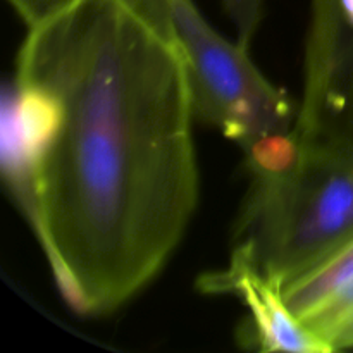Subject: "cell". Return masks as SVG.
<instances>
[{
  "mask_svg": "<svg viewBox=\"0 0 353 353\" xmlns=\"http://www.w3.org/2000/svg\"><path fill=\"white\" fill-rule=\"evenodd\" d=\"M14 78L47 102L28 223L65 302L112 314L157 278L199 203L185 59L134 0H71L28 26Z\"/></svg>",
  "mask_w": 353,
  "mask_h": 353,
  "instance_id": "cell-1",
  "label": "cell"
},
{
  "mask_svg": "<svg viewBox=\"0 0 353 353\" xmlns=\"http://www.w3.org/2000/svg\"><path fill=\"white\" fill-rule=\"evenodd\" d=\"M350 238L353 157L299 143L285 165L250 172L231 257L283 286Z\"/></svg>",
  "mask_w": 353,
  "mask_h": 353,
  "instance_id": "cell-2",
  "label": "cell"
},
{
  "mask_svg": "<svg viewBox=\"0 0 353 353\" xmlns=\"http://www.w3.org/2000/svg\"><path fill=\"white\" fill-rule=\"evenodd\" d=\"M174 40L185 59L196 116L243 152L295 130L299 105L269 81L240 41L203 17L195 0H134Z\"/></svg>",
  "mask_w": 353,
  "mask_h": 353,
  "instance_id": "cell-3",
  "label": "cell"
},
{
  "mask_svg": "<svg viewBox=\"0 0 353 353\" xmlns=\"http://www.w3.org/2000/svg\"><path fill=\"white\" fill-rule=\"evenodd\" d=\"M210 295H238L248 310L245 340L261 352L327 353L324 340L310 333L290 310L278 283L269 281L243 261L231 257L224 271L210 272L199 281Z\"/></svg>",
  "mask_w": 353,
  "mask_h": 353,
  "instance_id": "cell-4",
  "label": "cell"
},
{
  "mask_svg": "<svg viewBox=\"0 0 353 353\" xmlns=\"http://www.w3.org/2000/svg\"><path fill=\"white\" fill-rule=\"evenodd\" d=\"M281 290L293 316L327 343L333 331L353 314V238Z\"/></svg>",
  "mask_w": 353,
  "mask_h": 353,
  "instance_id": "cell-5",
  "label": "cell"
},
{
  "mask_svg": "<svg viewBox=\"0 0 353 353\" xmlns=\"http://www.w3.org/2000/svg\"><path fill=\"white\" fill-rule=\"evenodd\" d=\"M228 16L236 28V40L250 47L264 16V0H223Z\"/></svg>",
  "mask_w": 353,
  "mask_h": 353,
  "instance_id": "cell-6",
  "label": "cell"
},
{
  "mask_svg": "<svg viewBox=\"0 0 353 353\" xmlns=\"http://www.w3.org/2000/svg\"><path fill=\"white\" fill-rule=\"evenodd\" d=\"M7 2L16 10V14L26 26H33L71 0H7Z\"/></svg>",
  "mask_w": 353,
  "mask_h": 353,
  "instance_id": "cell-7",
  "label": "cell"
},
{
  "mask_svg": "<svg viewBox=\"0 0 353 353\" xmlns=\"http://www.w3.org/2000/svg\"><path fill=\"white\" fill-rule=\"evenodd\" d=\"M327 345H330L331 352L353 348V314L333 331V334L327 338Z\"/></svg>",
  "mask_w": 353,
  "mask_h": 353,
  "instance_id": "cell-8",
  "label": "cell"
}]
</instances>
